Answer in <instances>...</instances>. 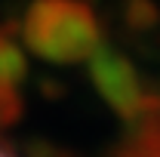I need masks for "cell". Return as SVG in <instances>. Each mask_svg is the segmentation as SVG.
Here are the masks:
<instances>
[{
  "label": "cell",
  "instance_id": "cell-1",
  "mask_svg": "<svg viewBox=\"0 0 160 157\" xmlns=\"http://www.w3.org/2000/svg\"><path fill=\"white\" fill-rule=\"evenodd\" d=\"M25 37L40 56L68 62L92 49L96 28L83 6L71 0H43L25 19Z\"/></svg>",
  "mask_w": 160,
  "mask_h": 157
},
{
  "label": "cell",
  "instance_id": "cell-2",
  "mask_svg": "<svg viewBox=\"0 0 160 157\" xmlns=\"http://www.w3.org/2000/svg\"><path fill=\"white\" fill-rule=\"evenodd\" d=\"M92 71H96V80H99V89L111 99L114 105L126 108L129 102H136V99H139L136 77H132V71H129L120 59L108 56V53H99L96 62H92Z\"/></svg>",
  "mask_w": 160,
  "mask_h": 157
},
{
  "label": "cell",
  "instance_id": "cell-3",
  "mask_svg": "<svg viewBox=\"0 0 160 157\" xmlns=\"http://www.w3.org/2000/svg\"><path fill=\"white\" fill-rule=\"evenodd\" d=\"M0 157H6V154H0Z\"/></svg>",
  "mask_w": 160,
  "mask_h": 157
}]
</instances>
